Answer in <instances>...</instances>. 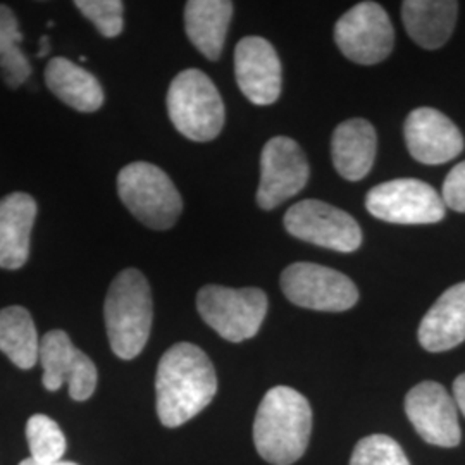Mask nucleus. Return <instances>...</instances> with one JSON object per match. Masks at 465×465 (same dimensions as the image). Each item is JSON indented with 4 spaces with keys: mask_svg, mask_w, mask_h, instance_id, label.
<instances>
[{
    "mask_svg": "<svg viewBox=\"0 0 465 465\" xmlns=\"http://www.w3.org/2000/svg\"><path fill=\"white\" fill-rule=\"evenodd\" d=\"M216 369L193 343H176L161 357L155 376L157 416L166 428L183 426L216 397Z\"/></svg>",
    "mask_w": 465,
    "mask_h": 465,
    "instance_id": "nucleus-1",
    "label": "nucleus"
},
{
    "mask_svg": "<svg viewBox=\"0 0 465 465\" xmlns=\"http://www.w3.org/2000/svg\"><path fill=\"white\" fill-rule=\"evenodd\" d=\"M312 409L309 400L290 386L269 390L253 422V443L272 465H292L309 447Z\"/></svg>",
    "mask_w": 465,
    "mask_h": 465,
    "instance_id": "nucleus-2",
    "label": "nucleus"
},
{
    "mask_svg": "<svg viewBox=\"0 0 465 465\" xmlns=\"http://www.w3.org/2000/svg\"><path fill=\"white\" fill-rule=\"evenodd\" d=\"M105 330L111 349L119 359L132 361L142 353L152 330V293L138 269H124L111 282L105 305Z\"/></svg>",
    "mask_w": 465,
    "mask_h": 465,
    "instance_id": "nucleus-3",
    "label": "nucleus"
},
{
    "mask_svg": "<svg viewBox=\"0 0 465 465\" xmlns=\"http://www.w3.org/2000/svg\"><path fill=\"white\" fill-rule=\"evenodd\" d=\"M166 102L174 128L188 140L211 142L223 132L224 102L214 82L200 69L176 74Z\"/></svg>",
    "mask_w": 465,
    "mask_h": 465,
    "instance_id": "nucleus-4",
    "label": "nucleus"
},
{
    "mask_svg": "<svg viewBox=\"0 0 465 465\" xmlns=\"http://www.w3.org/2000/svg\"><path fill=\"white\" fill-rule=\"evenodd\" d=\"M121 202L138 221L152 230H169L183 211L178 188L161 167L150 163H132L117 176Z\"/></svg>",
    "mask_w": 465,
    "mask_h": 465,
    "instance_id": "nucleus-5",
    "label": "nucleus"
},
{
    "mask_svg": "<svg viewBox=\"0 0 465 465\" xmlns=\"http://www.w3.org/2000/svg\"><path fill=\"white\" fill-rule=\"evenodd\" d=\"M197 309L221 338L240 343L261 330L267 314V295L259 288L207 284L197 295Z\"/></svg>",
    "mask_w": 465,
    "mask_h": 465,
    "instance_id": "nucleus-6",
    "label": "nucleus"
},
{
    "mask_svg": "<svg viewBox=\"0 0 465 465\" xmlns=\"http://www.w3.org/2000/svg\"><path fill=\"white\" fill-rule=\"evenodd\" d=\"M334 42L350 61L372 66L391 54L395 30L380 4L361 2L336 21Z\"/></svg>",
    "mask_w": 465,
    "mask_h": 465,
    "instance_id": "nucleus-7",
    "label": "nucleus"
},
{
    "mask_svg": "<svg viewBox=\"0 0 465 465\" xmlns=\"http://www.w3.org/2000/svg\"><path fill=\"white\" fill-rule=\"evenodd\" d=\"M282 290L292 303L321 312H343L359 302V290L349 276L311 262L286 267Z\"/></svg>",
    "mask_w": 465,
    "mask_h": 465,
    "instance_id": "nucleus-8",
    "label": "nucleus"
},
{
    "mask_svg": "<svg viewBox=\"0 0 465 465\" xmlns=\"http://www.w3.org/2000/svg\"><path fill=\"white\" fill-rule=\"evenodd\" d=\"M284 228L302 242L340 253L362 245V230L349 213L316 199L302 200L284 216Z\"/></svg>",
    "mask_w": 465,
    "mask_h": 465,
    "instance_id": "nucleus-9",
    "label": "nucleus"
},
{
    "mask_svg": "<svg viewBox=\"0 0 465 465\" xmlns=\"http://www.w3.org/2000/svg\"><path fill=\"white\" fill-rule=\"evenodd\" d=\"M367 211L393 224H434L445 217L441 195L416 178H400L374 186L366 197Z\"/></svg>",
    "mask_w": 465,
    "mask_h": 465,
    "instance_id": "nucleus-10",
    "label": "nucleus"
},
{
    "mask_svg": "<svg viewBox=\"0 0 465 465\" xmlns=\"http://www.w3.org/2000/svg\"><path fill=\"white\" fill-rule=\"evenodd\" d=\"M309 182V163L299 143L288 136H274L261 155V183L257 203L272 211L300 193Z\"/></svg>",
    "mask_w": 465,
    "mask_h": 465,
    "instance_id": "nucleus-11",
    "label": "nucleus"
},
{
    "mask_svg": "<svg viewBox=\"0 0 465 465\" xmlns=\"http://www.w3.org/2000/svg\"><path fill=\"white\" fill-rule=\"evenodd\" d=\"M40 362L44 366L42 382L45 390L57 391L64 382L76 401L90 399L97 388V367L94 361L76 349L63 330L49 331L40 340Z\"/></svg>",
    "mask_w": 465,
    "mask_h": 465,
    "instance_id": "nucleus-12",
    "label": "nucleus"
},
{
    "mask_svg": "<svg viewBox=\"0 0 465 465\" xmlns=\"http://www.w3.org/2000/svg\"><path fill=\"white\" fill-rule=\"evenodd\" d=\"M405 412L424 441L451 449L460 443L457 403L449 391L434 381H422L405 397Z\"/></svg>",
    "mask_w": 465,
    "mask_h": 465,
    "instance_id": "nucleus-13",
    "label": "nucleus"
},
{
    "mask_svg": "<svg viewBox=\"0 0 465 465\" xmlns=\"http://www.w3.org/2000/svg\"><path fill=\"white\" fill-rule=\"evenodd\" d=\"M234 74L242 94L255 105H271L282 95V63L262 36H245L238 42Z\"/></svg>",
    "mask_w": 465,
    "mask_h": 465,
    "instance_id": "nucleus-14",
    "label": "nucleus"
},
{
    "mask_svg": "<svg viewBox=\"0 0 465 465\" xmlns=\"http://www.w3.org/2000/svg\"><path fill=\"white\" fill-rule=\"evenodd\" d=\"M403 134L411 155L422 164H445L464 150L460 130L443 113L432 107L412 111L405 119Z\"/></svg>",
    "mask_w": 465,
    "mask_h": 465,
    "instance_id": "nucleus-15",
    "label": "nucleus"
},
{
    "mask_svg": "<svg viewBox=\"0 0 465 465\" xmlns=\"http://www.w3.org/2000/svg\"><path fill=\"white\" fill-rule=\"evenodd\" d=\"M36 217L32 195L16 192L0 200V267L16 271L28 262Z\"/></svg>",
    "mask_w": 465,
    "mask_h": 465,
    "instance_id": "nucleus-16",
    "label": "nucleus"
},
{
    "mask_svg": "<svg viewBox=\"0 0 465 465\" xmlns=\"http://www.w3.org/2000/svg\"><path fill=\"white\" fill-rule=\"evenodd\" d=\"M465 341V282L434 302L419 326V343L428 351H447Z\"/></svg>",
    "mask_w": 465,
    "mask_h": 465,
    "instance_id": "nucleus-17",
    "label": "nucleus"
},
{
    "mask_svg": "<svg viewBox=\"0 0 465 465\" xmlns=\"http://www.w3.org/2000/svg\"><path fill=\"white\" fill-rule=\"evenodd\" d=\"M376 130L362 119L355 117L341 123L332 134V164L340 176L349 182L366 178L376 157Z\"/></svg>",
    "mask_w": 465,
    "mask_h": 465,
    "instance_id": "nucleus-18",
    "label": "nucleus"
},
{
    "mask_svg": "<svg viewBox=\"0 0 465 465\" xmlns=\"http://www.w3.org/2000/svg\"><path fill=\"white\" fill-rule=\"evenodd\" d=\"M459 4L453 0H405L401 17L409 36L422 49H440L453 34Z\"/></svg>",
    "mask_w": 465,
    "mask_h": 465,
    "instance_id": "nucleus-19",
    "label": "nucleus"
},
{
    "mask_svg": "<svg viewBox=\"0 0 465 465\" xmlns=\"http://www.w3.org/2000/svg\"><path fill=\"white\" fill-rule=\"evenodd\" d=\"M232 11L230 0H190L184 5L186 35L195 49L211 61H217L223 52Z\"/></svg>",
    "mask_w": 465,
    "mask_h": 465,
    "instance_id": "nucleus-20",
    "label": "nucleus"
},
{
    "mask_svg": "<svg viewBox=\"0 0 465 465\" xmlns=\"http://www.w3.org/2000/svg\"><path fill=\"white\" fill-rule=\"evenodd\" d=\"M45 84L57 99L80 113H95L104 104L99 80L64 57H55L47 64Z\"/></svg>",
    "mask_w": 465,
    "mask_h": 465,
    "instance_id": "nucleus-21",
    "label": "nucleus"
},
{
    "mask_svg": "<svg viewBox=\"0 0 465 465\" xmlns=\"http://www.w3.org/2000/svg\"><path fill=\"white\" fill-rule=\"evenodd\" d=\"M0 351L19 369H32L40 357V340L32 314L25 307L0 311Z\"/></svg>",
    "mask_w": 465,
    "mask_h": 465,
    "instance_id": "nucleus-22",
    "label": "nucleus"
},
{
    "mask_svg": "<svg viewBox=\"0 0 465 465\" xmlns=\"http://www.w3.org/2000/svg\"><path fill=\"white\" fill-rule=\"evenodd\" d=\"M21 42L23 35L15 13L0 4V71L9 88L21 86L32 74L30 61L19 47Z\"/></svg>",
    "mask_w": 465,
    "mask_h": 465,
    "instance_id": "nucleus-23",
    "label": "nucleus"
},
{
    "mask_svg": "<svg viewBox=\"0 0 465 465\" xmlns=\"http://www.w3.org/2000/svg\"><path fill=\"white\" fill-rule=\"evenodd\" d=\"M26 438L32 451L30 459L40 464L63 460L66 453V436L54 419L44 414L30 417L26 424Z\"/></svg>",
    "mask_w": 465,
    "mask_h": 465,
    "instance_id": "nucleus-24",
    "label": "nucleus"
},
{
    "mask_svg": "<svg viewBox=\"0 0 465 465\" xmlns=\"http://www.w3.org/2000/svg\"><path fill=\"white\" fill-rule=\"evenodd\" d=\"M350 465H411V462L393 438L371 434L355 445Z\"/></svg>",
    "mask_w": 465,
    "mask_h": 465,
    "instance_id": "nucleus-25",
    "label": "nucleus"
},
{
    "mask_svg": "<svg viewBox=\"0 0 465 465\" xmlns=\"http://www.w3.org/2000/svg\"><path fill=\"white\" fill-rule=\"evenodd\" d=\"M74 5L88 17L102 36L114 38L123 32L124 4L119 0H76Z\"/></svg>",
    "mask_w": 465,
    "mask_h": 465,
    "instance_id": "nucleus-26",
    "label": "nucleus"
},
{
    "mask_svg": "<svg viewBox=\"0 0 465 465\" xmlns=\"http://www.w3.org/2000/svg\"><path fill=\"white\" fill-rule=\"evenodd\" d=\"M441 199L450 209L465 213V161L453 167L445 178Z\"/></svg>",
    "mask_w": 465,
    "mask_h": 465,
    "instance_id": "nucleus-27",
    "label": "nucleus"
},
{
    "mask_svg": "<svg viewBox=\"0 0 465 465\" xmlns=\"http://www.w3.org/2000/svg\"><path fill=\"white\" fill-rule=\"evenodd\" d=\"M453 400L465 416V372L453 382Z\"/></svg>",
    "mask_w": 465,
    "mask_h": 465,
    "instance_id": "nucleus-28",
    "label": "nucleus"
},
{
    "mask_svg": "<svg viewBox=\"0 0 465 465\" xmlns=\"http://www.w3.org/2000/svg\"><path fill=\"white\" fill-rule=\"evenodd\" d=\"M19 465H78L74 464V462H66V460H61V462H54V464H40V462H36L34 459H26V460H23Z\"/></svg>",
    "mask_w": 465,
    "mask_h": 465,
    "instance_id": "nucleus-29",
    "label": "nucleus"
},
{
    "mask_svg": "<svg viewBox=\"0 0 465 465\" xmlns=\"http://www.w3.org/2000/svg\"><path fill=\"white\" fill-rule=\"evenodd\" d=\"M42 50L38 52V57H44V55H47V52H49V38L47 36H42Z\"/></svg>",
    "mask_w": 465,
    "mask_h": 465,
    "instance_id": "nucleus-30",
    "label": "nucleus"
}]
</instances>
